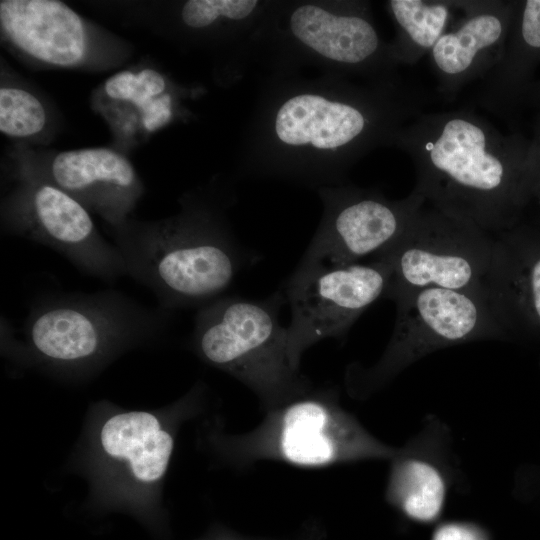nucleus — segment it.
Here are the masks:
<instances>
[{
	"mask_svg": "<svg viewBox=\"0 0 540 540\" xmlns=\"http://www.w3.org/2000/svg\"><path fill=\"white\" fill-rule=\"evenodd\" d=\"M419 114V100L404 83L269 74L244 130L239 171L316 190L343 184L360 159L394 147Z\"/></svg>",
	"mask_w": 540,
	"mask_h": 540,
	"instance_id": "1",
	"label": "nucleus"
},
{
	"mask_svg": "<svg viewBox=\"0 0 540 540\" xmlns=\"http://www.w3.org/2000/svg\"><path fill=\"white\" fill-rule=\"evenodd\" d=\"M394 147L411 159L427 204L492 235L521 222L533 201L529 140L468 109L419 114Z\"/></svg>",
	"mask_w": 540,
	"mask_h": 540,
	"instance_id": "2",
	"label": "nucleus"
},
{
	"mask_svg": "<svg viewBox=\"0 0 540 540\" xmlns=\"http://www.w3.org/2000/svg\"><path fill=\"white\" fill-rule=\"evenodd\" d=\"M114 231L126 275L170 312L222 297L245 264L223 211L201 200L187 198L171 218L126 221Z\"/></svg>",
	"mask_w": 540,
	"mask_h": 540,
	"instance_id": "3",
	"label": "nucleus"
},
{
	"mask_svg": "<svg viewBox=\"0 0 540 540\" xmlns=\"http://www.w3.org/2000/svg\"><path fill=\"white\" fill-rule=\"evenodd\" d=\"M254 62L270 74L309 67L364 82L403 83L391 44L380 35L370 2L362 0H273Z\"/></svg>",
	"mask_w": 540,
	"mask_h": 540,
	"instance_id": "4",
	"label": "nucleus"
},
{
	"mask_svg": "<svg viewBox=\"0 0 540 540\" xmlns=\"http://www.w3.org/2000/svg\"><path fill=\"white\" fill-rule=\"evenodd\" d=\"M284 302L282 292L263 300L222 296L198 308L194 319L196 353L250 389L265 411L313 388L289 361L279 317Z\"/></svg>",
	"mask_w": 540,
	"mask_h": 540,
	"instance_id": "5",
	"label": "nucleus"
},
{
	"mask_svg": "<svg viewBox=\"0 0 540 540\" xmlns=\"http://www.w3.org/2000/svg\"><path fill=\"white\" fill-rule=\"evenodd\" d=\"M226 456L241 468L277 461L321 468L364 460H390L396 452L345 410L333 388H312L265 411L253 429L221 438Z\"/></svg>",
	"mask_w": 540,
	"mask_h": 540,
	"instance_id": "6",
	"label": "nucleus"
},
{
	"mask_svg": "<svg viewBox=\"0 0 540 540\" xmlns=\"http://www.w3.org/2000/svg\"><path fill=\"white\" fill-rule=\"evenodd\" d=\"M170 311L146 307L116 290L53 293L31 306L23 336L31 352L49 363L78 366L155 336Z\"/></svg>",
	"mask_w": 540,
	"mask_h": 540,
	"instance_id": "7",
	"label": "nucleus"
},
{
	"mask_svg": "<svg viewBox=\"0 0 540 540\" xmlns=\"http://www.w3.org/2000/svg\"><path fill=\"white\" fill-rule=\"evenodd\" d=\"M392 336L378 361L367 368L350 365L347 391L366 398L426 355L458 344L508 339L483 289L427 287L397 297Z\"/></svg>",
	"mask_w": 540,
	"mask_h": 540,
	"instance_id": "8",
	"label": "nucleus"
},
{
	"mask_svg": "<svg viewBox=\"0 0 540 540\" xmlns=\"http://www.w3.org/2000/svg\"><path fill=\"white\" fill-rule=\"evenodd\" d=\"M492 235L426 202L402 236L373 259L385 260L391 277L384 298L421 288L483 287L494 246Z\"/></svg>",
	"mask_w": 540,
	"mask_h": 540,
	"instance_id": "9",
	"label": "nucleus"
},
{
	"mask_svg": "<svg viewBox=\"0 0 540 540\" xmlns=\"http://www.w3.org/2000/svg\"><path fill=\"white\" fill-rule=\"evenodd\" d=\"M391 277L383 259L368 263L324 265L300 261L283 295L291 310L287 351L300 370L304 352L326 338H342L359 316L384 298Z\"/></svg>",
	"mask_w": 540,
	"mask_h": 540,
	"instance_id": "10",
	"label": "nucleus"
},
{
	"mask_svg": "<svg viewBox=\"0 0 540 540\" xmlns=\"http://www.w3.org/2000/svg\"><path fill=\"white\" fill-rule=\"evenodd\" d=\"M4 229L47 246L105 282L126 275L115 244L98 232L88 209L43 176L26 177L3 205Z\"/></svg>",
	"mask_w": 540,
	"mask_h": 540,
	"instance_id": "11",
	"label": "nucleus"
},
{
	"mask_svg": "<svg viewBox=\"0 0 540 540\" xmlns=\"http://www.w3.org/2000/svg\"><path fill=\"white\" fill-rule=\"evenodd\" d=\"M316 191L323 213L301 261L324 265L375 258L402 236L425 203L414 189L402 199L347 183Z\"/></svg>",
	"mask_w": 540,
	"mask_h": 540,
	"instance_id": "12",
	"label": "nucleus"
},
{
	"mask_svg": "<svg viewBox=\"0 0 540 540\" xmlns=\"http://www.w3.org/2000/svg\"><path fill=\"white\" fill-rule=\"evenodd\" d=\"M483 289L508 339L540 341V222L495 235Z\"/></svg>",
	"mask_w": 540,
	"mask_h": 540,
	"instance_id": "13",
	"label": "nucleus"
},
{
	"mask_svg": "<svg viewBox=\"0 0 540 540\" xmlns=\"http://www.w3.org/2000/svg\"><path fill=\"white\" fill-rule=\"evenodd\" d=\"M517 1L461 0L459 14L429 53L438 90L454 96L501 57Z\"/></svg>",
	"mask_w": 540,
	"mask_h": 540,
	"instance_id": "14",
	"label": "nucleus"
},
{
	"mask_svg": "<svg viewBox=\"0 0 540 540\" xmlns=\"http://www.w3.org/2000/svg\"><path fill=\"white\" fill-rule=\"evenodd\" d=\"M458 475L450 431L432 416L390 459L385 497L407 518L429 523L442 513Z\"/></svg>",
	"mask_w": 540,
	"mask_h": 540,
	"instance_id": "15",
	"label": "nucleus"
},
{
	"mask_svg": "<svg viewBox=\"0 0 540 540\" xmlns=\"http://www.w3.org/2000/svg\"><path fill=\"white\" fill-rule=\"evenodd\" d=\"M45 178L88 210H95L114 229L127 221L142 190L132 164L108 148L61 152L53 158Z\"/></svg>",
	"mask_w": 540,
	"mask_h": 540,
	"instance_id": "16",
	"label": "nucleus"
},
{
	"mask_svg": "<svg viewBox=\"0 0 540 540\" xmlns=\"http://www.w3.org/2000/svg\"><path fill=\"white\" fill-rule=\"evenodd\" d=\"M0 24L15 47L46 64L72 66L86 53L83 20L61 1L2 0Z\"/></svg>",
	"mask_w": 540,
	"mask_h": 540,
	"instance_id": "17",
	"label": "nucleus"
},
{
	"mask_svg": "<svg viewBox=\"0 0 540 540\" xmlns=\"http://www.w3.org/2000/svg\"><path fill=\"white\" fill-rule=\"evenodd\" d=\"M539 64L540 0L517 1L501 57L480 79L478 103L499 115L511 112L534 95Z\"/></svg>",
	"mask_w": 540,
	"mask_h": 540,
	"instance_id": "18",
	"label": "nucleus"
},
{
	"mask_svg": "<svg viewBox=\"0 0 540 540\" xmlns=\"http://www.w3.org/2000/svg\"><path fill=\"white\" fill-rule=\"evenodd\" d=\"M100 444L106 456L123 462L137 482L154 484L167 471L174 439L153 414L128 411L103 424Z\"/></svg>",
	"mask_w": 540,
	"mask_h": 540,
	"instance_id": "19",
	"label": "nucleus"
},
{
	"mask_svg": "<svg viewBox=\"0 0 540 540\" xmlns=\"http://www.w3.org/2000/svg\"><path fill=\"white\" fill-rule=\"evenodd\" d=\"M385 7L395 27L390 44L399 65L429 54L459 14L458 1L389 0Z\"/></svg>",
	"mask_w": 540,
	"mask_h": 540,
	"instance_id": "20",
	"label": "nucleus"
},
{
	"mask_svg": "<svg viewBox=\"0 0 540 540\" xmlns=\"http://www.w3.org/2000/svg\"><path fill=\"white\" fill-rule=\"evenodd\" d=\"M46 120L44 106L32 93L17 87H1L0 131L4 135L31 137L44 129Z\"/></svg>",
	"mask_w": 540,
	"mask_h": 540,
	"instance_id": "21",
	"label": "nucleus"
},
{
	"mask_svg": "<svg viewBox=\"0 0 540 540\" xmlns=\"http://www.w3.org/2000/svg\"><path fill=\"white\" fill-rule=\"evenodd\" d=\"M144 128L153 132L168 124L174 116V100L171 94L164 93L140 108Z\"/></svg>",
	"mask_w": 540,
	"mask_h": 540,
	"instance_id": "22",
	"label": "nucleus"
},
{
	"mask_svg": "<svg viewBox=\"0 0 540 540\" xmlns=\"http://www.w3.org/2000/svg\"><path fill=\"white\" fill-rule=\"evenodd\" d=\"M166 89L165 77L154 69L145 68L137 73V85L131 103L140 109L150 100L166 93Z\"/></svg>",
	"mask_w": 540,
	"mask_h": 540,
	"instance_id": "23",
	"label": "nucleus"
},
{
	"mask_svg": "<svg viewBox=\"0 0 540 540\" xmlns=\"http://www.w3.org/2000/svg\"><path fill=\"white\" fill-rule=\"evenodd\" d=\"M432 540H488V536L472 523L448 522L435 530Z\"/></svg>",
	"mask_w": 540,
	"mask_h": 540,
	"instance_id": "24",
	"label": "nucleus"
},
{
	"mask_svg": "<svg viewBox=\"0 0 540 540\" xmlns=\"http://www.w3.org/2000/svg\"><path fill=\"white\" fill-rule=\"evenodd\" d=\"M137 85V73L122 71L105 82L106 94L114 100L132 102Z\"/></svg>",
	"mask_w": 540,
	"mask_h": 540,
	"instance_id": "25",
	"label": "nucleus"
},
{
	"mask_svg": "<svg viewBox=\"0 0 540 540\" xmlns=\"http://www.w3.org/2000/svg\"><path fill=\"white\" fill-rule=\"evenodd\" d=\"M528 167L534 199V197L540 193V111L536 121L533 138L529 140Z\"/></svg>",
	"mask_w": 540,
	"mask_h": 540,
	"instance_id": "26",
	"label": "nucleus"
},
{
	"mask_svg": "<svg viewBox=\"0 0 540 540\" xmlns=\"http://www.w3.org/2000/svg\"><path fill=\"white\" fill-rule=\"evenodd\" d=\"M533 200L536 201V202L540 205V193H538V194L534 197Z\"/></svg>",
	"mask_w": 540,
	"mask_h": 540,
	"instance_id": "27",
	"label": "nucleus"
},
{
	"mask_svg": "<svg viewBox=\"0 0 540 540\" xmlns=\"http://www.w3.org/2000/svg\"><path fill=\"white\" fill-rule=\"evenodd\" d=\"M536 487L540 488V477L537 479Z\"/></svg>",
	"mask_w": 540,
	"mask_h": 540,
	"instance_id": "28",
	"label": "nucleus"
}]
</instances>
